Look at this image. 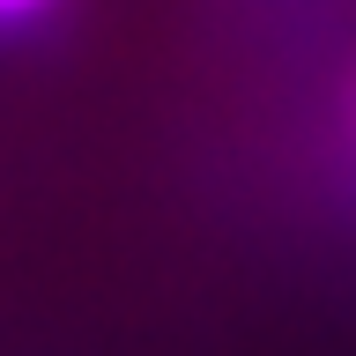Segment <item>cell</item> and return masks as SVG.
Returning a JSON list of instances; mask_svg holds the SVG:
<instances>
[{
    "label": "cell",
    "instance_id": "obj_1",
    "mask_svg": "<svg viewBox=\"0 0 356 356\" xmlns=\"http://www.w3.org/2000/svg\"><path fill=\"white\" fill-rule=\"evenodd\" d=\"M52 0H0V22H30V15H44Z\"/></svg>",
    "mask_w": 356,
    "mask_h": 356
}]
</instances>
